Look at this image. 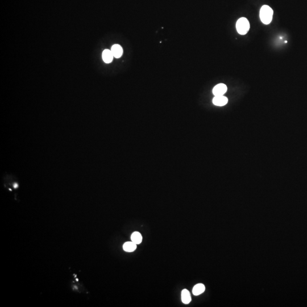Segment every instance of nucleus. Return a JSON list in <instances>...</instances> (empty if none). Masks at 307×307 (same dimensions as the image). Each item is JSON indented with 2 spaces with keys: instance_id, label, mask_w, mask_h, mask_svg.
<instances>
[{
  "instance_id": "6e6552de",
  "label": "nucleus",
  "mask_w": 307,
  "mask_h": 307,
  "mask_svg": "<svg viewBox=\"0 0 307 307\" xmlns=\"http://www.w3.org/2000/svg\"><path fill=\"white\" fill-rule=\"evenodd\" d=\"M182 301L185 304H188L191 301V296L188 290L187 289L182 290Z\"/></svg>"
},
{
  "instance_id": "f257e3e1",
  "label": "nucleus",
  "mask_w": 307,
  "mask_h": 307,
  "mask_svg": "<svg viewBox=\"0 0 307 307\" xmlns=\"http://www.w3.org/2000/svg\"><path fill=\"white\" fill-rule=\"evenodd\" d=\"M274 11L268 5H263L259 13L260 19L262 23L265 24H269L272 21Z\"/></svg>"
},
{
  "instance_id": "20e7f679",
  "label": "nucleus",
  "mask_w": 307,
  "mask_h": 307,
  "mask_svg": "<svg viewBox=\"0 0 307 307\" xmlns=\"http://www.w3.org/2000/svg\"><path fill=\"white\" fill-rule=\"evenodd\" d=\"M228 102V99L223 96H218L213 98V103L214 105L223 106L226 105Z\"/></svg>"
},
{
  "instance_id": "f03ea898",
  "label": "nucleus",
  "mask_w": 307,
  "mask_h": 307,
  "mask_svg": "<svg viewBox=\"0 0 307 307\" xmlns=\"http://www.w3.org/2000/svg\"><path fill=\"white\" fill-rule=\"evenodd\" d=\"M250 23L246 18H240L236 23V29L241 35H245L250 29Z\"/></svg>"
},
{
  "instance_id": "7ed1b4c3",
  "label": "nucleus",
  "mask_w": 307,
  "mask_h": 307,
  "mask_svg": "<svg viewBox=\"0 0 307 307\" xmlns=\"http://www.w3.org/2000/svg\"><path fill=\"white\" fill-rule=\"evenodd\" d=\"M227 91V87L225 84H217L213 89V93L215 96H223Z\"/></svg>"
},
{
  "instance_id": "39448f33",
  "label": "nucleus",
  "mask_w": 307,
  "mask_h": 307,
  "mask_svg": "<svg viewBox=\"0 0 307 307\" xmlns=\"http://www.w3.org/2000/svg\"><path fill=\"white\" fill-rule=\"evenodd\" d=\"M111 51L114 57L119 58L122 56L123 54V50L121 46L119 45H114L112 47Z\"/></svg>"
},
{
  "instance_id": "423d86ee",
  "label": "nucleus",
  "mask_w": 307,
  "mask_h": 307,
  "mask_svg": "<svg viewBox=\"0 0 307 307\" xmlns=\"http://www.w3.org/2000/svg\"><path fill=\"white\" fill-rule=\"evenodd\" d=\"M102 59L106 63H111L114 57L111 50H105L102 53Z\"/></svg>"
},
{
  "instance_id": "0eeeda50",
  "label": "nucleus",
  "mask_w": 307,
  "mask_h": 307,
  "mask_svg": "<svg viewBox=\"0 0 307 307\" xmlns=\"http://www.w3.org/2000/svg\"><path fill=\"white\" fill-rule=\"evenodd\" d=\"M205 286L203 284L199 283L193 287L192 290V293L195 296H198L199 295L203 293L205 291Z\"/></svg>"
},
{
  "instance_id": "1a4fd4ad",
  "label": "nucleus",
  "mask_w": 307,
  "mask_h": 307,
  "mask_svg": "<svg viewBox=\"0 0 307 307\" xmlns=\"http://www.w3.org/2000/svg\"><path fill=\"white\" fill-rule=\"evenodd\" d=\"M123 249L127 252H133L136 250V244L133 241L127 242L123 245Z\"/></svg>"
},
{
  "instance_id": "9d476101",
  "label": "nucleus",
  "mask_w": 307,
  "mask_h": 307,
  "mask_svg": "<svg viewBox=\"0 0 307 307\" xmlns=\"http://www.w3.org/2000/svg\"><path fill=\"white\" fill-rule=\"evenodd\" d=\"M131 240L136 244H140L142 241V236L140 232L134 231L131 236Z\"/></svg>"
}]
</instances>
